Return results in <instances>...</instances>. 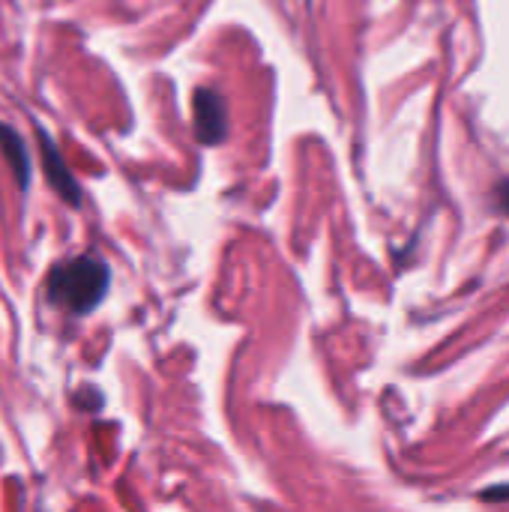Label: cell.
I'll use <instances>...</instances> for the list:
<instances>
[{
	"label": "cell",
	"mask_w": 509,
	"mask_h": 512,
	"mask_svg": "<svg viewBox=\"0 0 509 512\" xmlns=\"http://www.w3.org/2000/svg\"><path fill=\"white\" fill-rule=\"evenodd\" d=\"M111 270L96 255H78L48 273V300L66 312L90 315L108 294Z\"/></svg>",
	"instance_id": "1"
},
{
	"label": "cell",
	"mask_w": 509,
	"mask_h": 512,
	"mask_svg": "<svg viewBox=\"0 0 509 512\" xmlns=\"http://www.w3.org/2000/svg\"><path fill=\"white\" fill-rule=\"evenodd\" d=\"M195 111V135L204 147H216L228 135V105L225 96L213 87H201L192 96Z\"/></svg>",
	"instance_id": "2"
},
{
	"label": "cell",
	"mask_w": 509,
	"mask_h": 512,
	"mask_svg": "<svg viewBox=\"0 0 509 512\" xmlns=\"http://www.w3.org/2000/svg\"><path fill=\"white\" fill-rule=\"evenodd\" d=\"M36 132H39V156H42V168H45V177H48L51 189H54L66 204L78 207V204H81L78 180H75V177H72V171L66 168V162H63V156H60V150H57L54 138H51L42 126H36Z\"/></svg>",
	"instance_id": "3"
},
{
	"label": "cell",
	"mask_w": 509,
	"mask_h": 512,
	"mask_svg": "<svg viewBox=\"0 0 509 512\" xmlns=\"http://www.w3.org/2000/svg\"><path fill=\"white\" fill-rule=\"evenodd\" d=\"M0 153H3V159L9 162V171L15 174V183H18L21 189H27V183H30L27 147H24L21 135H18L12 126H6V123H0Z\"/></svg>",
	"instance_id": "4"
}]
</instances>
